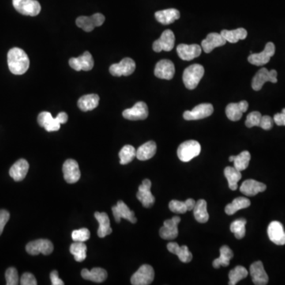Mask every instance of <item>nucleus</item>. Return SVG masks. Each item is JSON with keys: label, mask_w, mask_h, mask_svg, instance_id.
<instances>
[{"label": "nucleus", "mask_w": 285, "mask_h": 285, "mask_svg": "<svg viewBox=\"0 0 285 285\" xmlns=\"http://www.w3.org/2000/svg\"><path fill=\"white\" fill-rule=\"evenodd\" d=\"M266 82L277 83V72L276 70L268 71L265 68L260 69L253 78L252 88L256 91H260Z\"/></svg>", "instance_id": "39448f33"}, {"label": "nucleus", "mask_w": 285, "mask_h": 285, "mask_svg": "<svg viewBox=\"0 0 285 285\" xmlns=\"http://www.w3.org/2000/svg\"><path fill=\"white\" fill-rule=\"evenodd\" d=\"M53 242L48 239H38L29 242L26 246L27 253L31 255H38L42 253L44 255H49L53 253Z\"/></svg>", "instance_id": "9b49d317"}, {"label": "nucleus", "mask_w": 285, "mask_h": 285, "mask_svg": "<svg viewBox=\"0 0 285 285\" xmlns=\"http://www.w3.org/2000/svg\"><path fill=\"white\" fill-rule=\"evenodd\" d=\"M95 217L96 218L98 223H99L98 230V237L104 238V237L111 234L113 230L110 227V218L108 216L106 212H96L95 213Z\"/></svg>", "instance_id": "cd10ccee"}, {"label": "nucleus", "mask_w": 285, "mask_h": 285, "mask_svg": "<svg viewBox=\"0 0 285 285\" xmlns=\"http://www.w3.org/2000/svg\"><path fill=\"white\" fill-rule=\"evenodd\" d=\"M112 212L117 223H120L122 218L129 220L132 223H136L137 222L134 212L129 209V207L122 200H119L117 205L113 206Z\"/></svg>", "instance_id": "2eb2a0df"}, {"label": "nucleus", "mask_w": 285, "mask_h": 285, "mask_svg": "<svg viewBox=\"0 0 285 285\" xmlns=\"http://www.w3.org/2000/svg\"><path fill=\"white\" fill-rule=\"evenodd\" d=\"M220 34L227 42H230V43H236L238 41L244 40L246 38L247 31L243 28L236 29L234 31L223 30V31H221Z\"/></svg>", "instance_id": "f704fd0d"}, {"label": "nucleus", "mask_w": 285, "mask_h": 285, "mask_svg": "<svg viewBox=\"0 0 285 285\" xmlns=\"http://www.w3.org/2000/svg\"><path fill=\"white\" fill-rule=\"evenodd\" d=\"M63 173L65 181L68 183H76L81 177L80 166L74 159H68L65 161V163L63 165Z\"/></svg>", "instance_id": "dca6fc26"}, {"label": "nucleus", "mask_w": 285, "mask_h": 285, "mask_svg": "<svg viewBox=\"0 0 285 285\" xmlns=\"http://www.w3.org/2000/svg\"><path fill=\"white\" fill-rule=\"evenodd\" d=\"M167 249L170 253L177 255L181 262H190L193 259V254L186 245L180 246L177 242H170L167 244Z\"/></svg>", "instance_id": "bb28decb"}, {"label": "nucleus", "mask_w": 285, "mask_h": 285, "mask_svg": "<svg viewBox=\"0 0 285 285\" xmlns=\"http://www.w3.org/2000/svg\"><path fill=\"white\" fill-rule=\"evenodd\" d=\"M50 279H51L52 284L53 285L65 284V282L59 278L58 272L57 270H53V272L50 273Z\"/></svg>", "instance_id": "864d4df0"}, {"label": "nucleus", "mask_w": 285, "mask_h": 285, "mask_svg": "<svg viewBox=\"0 0 285 285\" xmlns=\"http://www.w3.org/2000/svg\"><path fill=\"white\" fill-rule=\"evenodd\" d=\"M155 16L157 21L161 24L169 25L180 19V12L177 9L170 8L157 12Z\"/></svg>", "instance_id": "c85d7f7f"}, {"label": "nucleus", "mask_w": 285, "mask_h": 285, "mask_svg": "<svg viewBox=\"0 0 285 285\" xmlns=\"http://www.w3.org/2000/svg\"><path fill=\"white\" fill-rule=\"evenodd\" d=\"M78 61L80 62V67L83 71H91L93 67L95 65L94 62V59H93L92 55L89 52H85L83 53V55L80 57H77Z\"/></svg>", "instance_id": "37998d69"}, {"label": "nucleus", "mask_w": 285, "mask_h": 285, "mask_svg": "<svg viewBox=\"0 0 285 285\" xmlns=\"http://www.w3.org/2000/svg\"><path fill=\"white\" fill-rule=\"evenodd\" d=\"M201 52H202L201 46L196 44L193 45L180 44L177 47L178 57L183 61H192L193 59L198 57L201 54Z\"/></svg>", "instance_id": "aec40b11"}, {"label": "nucleus", "mask_w": 285, "mask_h": 285, "mask_svg": "<svg viewBox=\"0 0 285 285\" xmlns=\"http://www.w3.org/2000/svg\"><path fill=\"white\" fill-rule=\"evenodd\" d=\"M155 278L154 268L149 264H143L131 277V283L133 285H148L152 283Z\"/></svg>", "instance_id": "423d86ee"}, {"label": "nucleus", "mask_w": 285, "mask_h": 285, "mask_svg": "<svg viewBox=\"0 0 285 285\" xmlns=\"http://www.w3.org/2000/svg\"><path fill=\"white\" fill-rule=\"evenodd\" d=\"M224 176L228 181L229 188L231 190H236L238 189V182L242 178L241 171L234 167L227 166L224 169Z\"/></svg>", "instance_id": "c9c22d12"}, {"label": "nucleus", "mask_w": 285, "mask_h": 285, "mask_svg": "<svg viewBox=\"0 0 285 285\" xmlns=\"http://www.w3.org/2000/svg\"><path fill=\"white\" fill-rule=\"evenodd\" d=\"M273 119L269 116H262L259 127H261L264 130H270L273 126Z\"/></svg>", "instance_id": "8fccbe9b"}, {"label": "nucleus", "mask_w": 285, "mask_h": 285, "mask_svg": "<svg viewBox=\"0 0 285 285\" xmlns=\"http://www.w3.org/2000/svg\"><path fill=\"white\" fill-rule=\"evenodd\" d=\"M275 54V46L272 42H268L264 50L260 53H251L248 57V61L251 65L262 66L269 62L270 58Z\"/></svg>", "instance_id": "1a4fd4ad"}, {"label": "nucleus", "mask_w": 285, "mask_h": 285, "mask_svg": "<svg viewBox=\"0 0 285 285\" xmlns=\"http://www.w3.org/2000/svg\"><path fill=\"white\" fill-rule=\"evenodd\" d=\"M99 100H100L99 96L95 94L84 95L78 101V106L82 111H91L98 107Z\"/></svg>", "instance_id": "2f4dec72"}, {"label": "nucleus", "mask_w": 285, "mask_h": 285, "mask_svg": "<svg viewBox=\"0 0 285 285\" xmlns=\"http://www.w3.org/2000/svg\"><path fill=\"white\" fill-rule=\"evenodd\" d=\"M69 65H70L71 68H73L74 70L77 71V72L82 71L78 58H71L69 60Z\"/></svg>", "instance_id": "5fc2aeb1"}, {"label": "nucleus", "mask_w": 285, "mask_h": 285, "mask_svg": "<svg viewBox=\"0 0 285 285\" xmlns=\"http://www.w3.org/2000/svg\"><path fill=\"white\" fill-rule=\"evenodd\" d=\"M214 108L209 103H202L193 108L192 110L185 111L183 114L184 119L186 121L204 119L213 114Z\"/></svg>", "instance_id": "6e6552de"}, {"label": "nucleus", "mask_w": 285, "mask_h": 285, "mask_svg": "<svg viewBox=\"0 0 285 285\" xmlns=\"http://www.w3.org/2000/svg\"><path fill=\"white\" fill-rule=\"evenodd\" d=\"M106 18L100 13L95 14L91 17L80 16L76 19V25L78 27L83 29L86 32L91 31L97 27H101L104 23Z\"/></svg>", "instance_id": "9d476101"}, {"label": "nucleus", "mask_w": 285, "mask_h": 285, "mask_svg": "<svg viewBox=\"0 0 285 285\" xmlns=\"http://www.w3.org/2000/svg\"><path fill=\"white\" fill-rule=\"evenodd\" d=\"M266 185L253 179L245 180L240 187V192L247 196H256L266 189Z\"/></svg>", "instance_id": "b1692460"}, {"label": "nucleus", "mask_w": 285, "mask_h": 285, "mask_svg": "<svg viewBox=\"0 0 285 285\" xmlns=\"http://www.w3.org/2000/svg\"><path fill=\"white\" fill-rule=\"evenodd\" d=\"M267 233L270 241L274 244L283 245L285 244V230L279 221H272L268 225Z\"/></svg>", "instance_id": "a211bd4d"}, {"label": "nucleus", "mask_w": 285, "mask_h": 285, "mask_svg": "<svg viewBox=\"0 0 285 285\" xmlns=\"http://www.w3.org/2000/svg\"><path fill=\"white\" fill-rule=\"evenodd\" d=\"M248 276V271L245 267L238 265L229 272V284L235 285L241 279Z\"/></svg>", "instance_id": "ea45409f"}, {"label": "nucleus", "mask_w": 285, "mask_h": 285, "mask_svg": "<svg viewBox=\"0 0 285 285\" xmlns=\"http://www.w3.org/2000/svg\"><path fill=\"white\" fill-rule=\"evenodd\" d=\"M175 37L170 30H166L162 34L160 38L153 43V50L155 53L162 51L170 52L174 49Z\"/></svg>", "instance_id": "f8f14e48"}, {"label": "nucleus", "mask_w": 285, "mask_h": 285, "mask_svg": "<svg viewBox=\"0 0 285 285\" xmlns=\"http://www.w3.org/2000/svg\"><path fill=\"white\" fill-rule=\"evenodd\" d=\"M193 214L196 220L200 223H205L209 219L208 210H207V202L203 199H200L196 203L193 208Z\"/></svg>", "instance_id": "72a5a7b5"}, {"label": "nucleus", "mask_w": 285, "mask_h": 285, "mask_svg": "<svg viewBox=\"0 0 285 285\" xmlns=\"http://www.w3.org/2000/svg\"><path fill=\"white\" fill-rule=\"evenodd\" d=\"M91 236L90 230L87 228H81L72 231V238L74 242H84Z\"/></svg>", "instance_id": "c03bdc74"}, {"label": "nucleus", "mask_w": 285, "mask_h": 285, "mask_svg": "<svg viewBox=\"0 0 285 285\" xmlns=\"http://www.w3.org/2000/svg\"><path fill=\"white\" fill-rule=\"evenodd\" d=\"M136 156V150L132 145H125L119 152L120 163L126 165L131 163Z\"/></svg>", "instance_id": "a19ab883"}, {"label": "nucleus", "mask_w": 285, "mask_h": 285, "mask_svg": "<svg viewBox=\"0 0 285 285\" xmlns=\"http://www.w3.org/2000/svg\"><path fill=\"white\" fill-rule=\"evenodd\" d=\"M57 118L61 124H65L68 121V116L65 112H61L57 116Z\"/></svg>", "instance_id": "6e6d98bb"}, {"label": "nucleus", "mask_w": 285, "mask_h": 285, "mask_svg": "<svg viewBox=\"0 0 285 285\" xmlns=\"http://www.w3.org/2000/svg\"><path fill=\"white\" fill-rule=\"evenodd\" d=\"M249 104L246 101H241L238 103H230L226 107V115L230 121H239L242 114L247 111Z\"/></svg>", "instance_id": "4be33fe9"}, {"label": "nucleus", "mask_w": 285, "mask_h": 285, "mask_svg": "<svg viewBox=\"0 0 285 285\" xmlns=\"http://www.w3.org/2000/svg\"><path fill=\"white\" fill-rule=\"evenodd\" d=\"M20 283L22 285H37L38 282H37L36 278L34 277L32 273L25 272L20 279Z\"/></svg>", "instance_id": "09e8293b"}, {"label": "nucleus", "mask_w": 285, "mask_h": 285, "mask_svg": "<svg viewBox=\"0 0 285 285\" xmlns=\"http://www.w3.org/2000/svg\"><path fill=\"white\" fill-rule=\"evenodd\" d=\"M125 119L130 121L145 120L148 117V108L144 102H139L133 107L124 110L122 114Z\"/></svg>", "instance_id": "4468645a"}, {"label": "nucleus", "mask_w": 285, "mask_h": 285, "mask_svg": "<svg viewBox=\"0 0 285 285\" xmlns=\"http://www.w3.org/2000/svg\"><path fill=\"white\" fill-rule=\"evenodd\" d=\"M204 74V68L202 65H192L188 67L183 72L182 80L185 87L189 90H194L202 79Z\"/></svg>", "instance_id": "f03ea898"}, {"label": "nucleus", "mask_w": 285, "mask_h": 285, "mask_svg": "<svg viewBox=\"0 0 285 285\" xmlns=\"http://www.w3.org/2000/svg\"><path fill=\"white\" fill-rule=\"evenodd\" d=\"M261 113L257 111L251 112L250 114H248L245 120V126L247 128H253L254 126H259L261 119Z\"/></svg>", "instance_id": "a18cd8bd"}, {"label": "nucleus", "mask_w": 285, "mask_h": 285, "mask_svg": "<svg viewBox=\"0 0 285 285\" xmlns=\"http://www.w3.org/2000/svg\"><path fill=\"white\" fill-rule=\"evenodd\" d=\"M136 69V63L132 59H123L121 62L112 65L110 68V72L112 76L115 77L121 76H129L135 72Z\"/></svg>", "instance_id": "0eeeda50"}, {"label": "nucleus", "mask_w": 285, "mask_h": 285, "mask_svg": "<svg viewBox=\"0 0 285 285\" xmlns=\"http://www.w3.org/2000/svg\"><path fill=\"white\" fill-rule=\"evenodd\" d=\"M157 145L154 141H148L136 150V158L140 161L151 159L156 153Z\"/></svg>", "instance_id": "7c9ffc66"}, {"label": "nucleus", "mask_w": 285, "mask_h": 285, "mask_svg": "<svg viewBox=\"0 0 285 285\" xmlns=\"http://www.w3.org/2000/svg\"><path fill=\"white\" fill-rule=\"evenodd\" d=\"M169 208L174 213L184 214L187 212V206L185 201L173 200L169 204Z\"/></svg>", "instance_id": "49530a36"}, {"label": "nucleus", "mask_w": 285, "mask_h": 285, "mask_svg": "<svg viewBox=\"0 0 285 285\" xmlns=\"http://www.w3.org/2000/svg\"><path fill=\"white\" fill-rule=\"evenodd\" d=\"M273 121L278 126H285V108L281 113L274 115Z\"/></svg>", "instance_id": "603ef678"}, {"label": "nucleus", "mask_w": 285, "mask_h": 285, "mask_svg": "<svg viewBox=\"0 0 285 285\" xmlns=\"http://www.w3.org/2000/svg\"><path fill=\"white\" fill-rule=\"evenodd\" d=\"M87 245L84 242H75L70 246V252L74 255L75 260L78 262H82L87 257Z\"/></svg>", "instance_id": "4c0bfd02"}, {"label": "nucleus", "mask_w": 285, "mask_h": 285, "mask_svg": "<svg viewBox=\"0 0 285 285\" xmlns=\"http://www.w3.org/2000/svg\"><path fill=\"white\" fill-rule=\"evenodd\" d=\"M185 204H186V206H187L188 211L193 210L196 203V201L192 198L187 199V200H185Z\"/></svg>", "instance_id": "4d7b16f0"}, {"label": "nucleus", "mask_w": 285, "mask_h": 285, "mask_svg": "<svg viewBox=\"0 0 285 285\" xmlns=\"http://www.w3.org/2000/svg\"><path fill=\"white\" fill-rule=\"evenodd\" d=\"M220 256L213 261L214 268H219V267H227L230 264V259L234 257V253L230 248L227 245H223L219 249Z\"/></svg>", "instance_id": "473e14b6"}, {"label": "nucleus", "mask_w": 285, "mask_h": 285, "mask_svg": "<svg viewBox=\"0 0 285 285\" xmlns=\"http://www.w3.org/2000/svg\"><path fill=\"white\" fill-rule=\"evenodd\" d=\"M250 205V200L245 197H238L234 199L232 202L227 204L225 208V212L227 215H231L239 210L248 208Z\"/></svg>", "instance_id": "e433bc0d"}, {"label": "nucleus", "mask_w": 285, "mask_h": 285, "mask_svg": "<svg viewBox=\"0 0 285 285\" xmlns=\"http://www.w3.org/2000/svg\"><path fill=\"white\" fill-rule=\"evenodd\" d=\"M38 122L47 132H56L61 129V123L57 117L54 118L49 112H42L38 117Z\"/></svg>", "instance_id": "393cba45"}, {"label": "nucleus", "mask_w": 285, "mask_h": 285, "mask_svg": "<svg viewBox=\"0 0 285 285\" xmlns=\"http://www.w3.org/2000/svg\"><path fill=\"white\" fill-rule=\"evenodd\" d=\"M201 151V147L196 140H188L178 147L177 154L181 162L187 163L195 157L198 156Z\"/></svg>", "instance_id": "7ed1b4c3"}, {"label": "nucleus", "mask_w": 285, "mask_h": 285, "mask_svg": "<svg viewBox=\"0 0 285 285\" xmlns=\"http://www.w3.org/2000/svg\"><path fill=\"white\" fill-rule=\"evenodd\" d=\"M81 275L83 279L96 283L105 281L108 276L107 272L104 268H94L91 271L87 268H83L82 270Z\"/></svg>", "instance_id": "c756f323"}, {"label": "nucleus", "mask_w": 285, "mask_h": 285, "mask_svg": "<svg viewBox=\"0 0 285 285\" xmlns=\"http://www.w3.org/2000/svg\"><path fill=\"white\" fill-rule=\"evenodd\" d=\"M8 63L10 71L14 75H23L30 68V59L24 50L13 48L8 52Z\"/></svg>", "instance_id": "f257e3e1"}, {"label": "nucleus", "mask_w": 285, "mask_h": 285, "mask_svg": "<svg viewBox=\"0 0 285 285\" xmlns=\"http://www.w3.org/2000/svg\"><path fill=\"white\" fill-rule=\"evenodd\" d=\"M175 67L169 60H162L155 65V76L162 80H170L174 78Z\"/></svg>", "instance_id": "6ab92c4d"}, {"label": "nucleus", "mask_w": 285, "mask_h": 285, "mask_svg": "<svg viewBox=\"0 0 285 285\" xmlns=\"http://www.w3.org/2000/svg\"><path fill=\"white\" fill-rule=\"evenodd\" d=\"M227 43L223 37L217 33H211L208 34L207 38L201 42V49L204 53H210L215 48L224 46Z\"/></svg>", "instance_id": "5701e85b"}, {"label": "nucleus", "mask_w": 285, "mask_h": 285, "mask_svg": "<svg viewBox=\"0 0 285 285\" xmlns=\"http://www.w3.org/2000/svg\"><path fill=\"white\" fill-rule=\"evenodd\" d=\"M5 277H6L7 284H19V273H18L17 269L16 268L12 267V268H8L6 273H5Z\"/></svg>", "instance_id": "de8ad7c7"}, {"label": "nucleus", "mask_w": 285, "mask_h": 285, "mask_svg": "<svg viewBox=\"0 0 285 285\" xmlns=\"http://www.w3.org/2000/svg\"><path fill=\"white\" fill-rule=\"evenodd\" d=\"M10 219V213L6 210H0V235Z\"/></svg>", "instance_id": "3c124183"}, {"label": "nucleus", "mask_w": 285, "mask_h": 285, "mask_svg": "<svg viewBox=\"0 0 285 285\" xmlns=\"http://www.w3.org/2000/svg\"><path fill=\"white\" fill-rule=\"evenodd\" d=\"M151 181L149 179H144L139 186L138 193L136 197L145 208H150L155 201V196L151 192Z\"/></svg>", "instance_id": "f3484780"}, {"label": "nucleus", "mask_w": 285, "mask_h": 285, "mask_svg": "<svg viewBox=\"0 0 285 285\" xmlns=\"http://www.w3.org/2000/svg\"><path fill=\"white\" fill-rule=\"evenodd\" d=\"M249 272L253 283L256 285H265L268 283V276L261 261H255L250 265Z\"/></svg>", "instance_id": "412c9836"}, {"label": "nucleus", "mask_w": 285, "mask_h": 285, "mask_svg": "<svg viewBox=\"0 0 285 285\" xmlns=\"http://www.w3.org/2000/svg\"><path fill=\"white\" fill-rule=\"evenodd\" d=\"M181 221L179 216H174L172 219L165 220L163 227L159 230V235L165 240H172L178 235V225Z\"/></svg>", "instance_id": "ddd939ff"}, {"label": "nucleus", "mask_w": 285, "mask_h": 285, "mask_svg": "<svg viewBox=\"0 0 285 285\" xmlns=\"http://www.w3.org/2000/svg\"><path fill=\"white\" fill-rule=\"evenodd\" d=\"M13 6L23 16H37L40 14L42 7L37 0H13Z\"/></svg>", "instance_id": "20e7f679"}, {"label": "nucleus", "mask_w": 285, "mask_h": 285, "mask_svg": "<svg viewBox=\"0 0 285 285\" xmlns=\"http://www.w3.org/2000/svg\"><path fill=\"white\" fill-rule=\"evenodd\" d=\"M245 224L246 220L245 219H238L234 220L230 224V231L234 234L235 238L242 239L245 235Z\"/></svg>", "instance_id": "79ce46f5"}, {"label": "nucleus", "mask_w": 285, "mask_h": 285, "mask_svg": "<svg viewBox=\"0 0 285 285\" xmlns=\"http://www.w3.org/2000/svg\"><path fill=\"white\" fill-rule=\"evenodd\" d=\"M250 159H251V156H250V153L248 151H242L236 156L234 155L233 163H234V168H236L237 170L241 172L245 170L249 166Z\"/></svg>", "instance_id": "58836bf2"}, {"label": "nucleus", "mask_w": 285, "mask_h": 285, "mask_svg": "<svg viewBox=\"0 0 285 285\" xmlns=\"http://www.w3.org/2000/svg\"><path fill=\"white\" fill-rule=\"evenodd\" d=\"M30 165L26 159H19L10 169V176L16 181H23L27 177Z\"/></svg>", "instance_id": "a878e982"}]
</instances>
